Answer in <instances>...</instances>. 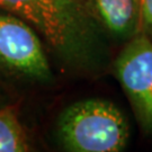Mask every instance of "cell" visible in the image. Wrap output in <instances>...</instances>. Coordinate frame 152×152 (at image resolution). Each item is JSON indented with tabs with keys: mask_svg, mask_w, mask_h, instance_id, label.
<instances>
[{
	"mask_svg": "<svg viewBox=\"0 0 152 152\" xmlns=\"http://www.w3.org/2000/svg\"><path fill=\"white\" fill-rule=\"evenodd\" d=\"M0 9L29 24L62 65L91 73L107 59V32L91 0H0Z\"/></svg>",
	"mask_w": 152,
	"mask_h": 152,
	"instance_id": "1",
	"label": "cell"
},
{
	"mask_svg": "<svg viewBox=\"0 0 152 152\" xmlns=\"http://www.w3.org/2000/svg\"><path fill=\"white\" fill-rule=\"evenodd\" d=\"M58 135L62 147L71 152H120L129 142L130 127L114 104L94 98L65 109Z\"/></svg>",
	"mask_w": 152,
	"mask_h": 152,
	"instance_id": "2",
	"label": "cell"
},
{
	"mask_svg": "<svg viewBox=\"0 0 152 152\" xmlns=\"http://www.w3.org/2000/svg\"><path fill=\"white\" fill-rule=\"evenodd\" d=\"M0 65L34 80L44 81L52 76L39 34L23 19L1 9Z\"/></svg>",
	"mask_w": 152,
	"mask_h": 152,
	"instance_id": "3",
	"label": "cell"
},
{
	"mask_svg": "<svg viewBox=\"0 0 152 152\" xmlns=\"http://www.w3.org/2000/svg\"><path fill=\"white\" fill-rule=\"evenodd\" d=\"M114 68L141 127L152 132V38L139 33L127 41Z\"/></svg>",
	"mask_w": 152,
	"mask_h": 152,
	"instance_id": "4",
	"label": "cell"
},
{
	"mask_svg": "<svg viewBox=\"0 0 152 152\" xmlns=\"http://www.w3.org/2000/svg\"><path fill=\"white\" fill-rule=\"evenodd\" d=\"M99 22L108 35L130 41L140 33L141 0H91Z\"/></svg>",
	"mask_w": 152,
	"mask_h": 152,
	"instance_id": "5",
	"label": "cell"
},
{
	"mask_svg": "<svg viewBox=\"0 0 152 152\" xmlns=\"http://www.w3.org/2000/svg\"><path fill=\"white\" fill-rule=\"evenodd\" d=\"M26 132L10 108H0V152L29 151Z\"/></svg>",
	"mask_w": 152,
	"mask_h": 152,
	"instance_id": "6",
	"label": "cell"
},
{
	"mask_svg": "<svg viewBox=\"0 0 152 152\" xmlns=\"http://www.w3.org/2000/svg\"><path fill=\"white\" fill-rule=\"evenodd\" d=\"M140 33L152 38V0H141Z\"/></svg>",
	"mask_w": 152,
	"mask_h": 152,
	"instance_id": "7",
	"label": "cell"
}]
</instances>
